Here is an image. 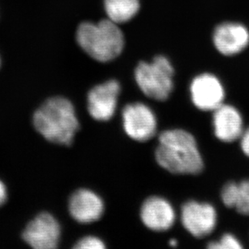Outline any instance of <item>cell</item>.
I'll list each match as a JSON object with an SVG mask.
<instances>
[{"instance_id": "1", "label": "cell", "mask_w": 249, "mask_h": 249, "mask_svg": "<svg viewBox=\"0 0 249 249\" xmlns=\"http://www.w3.org/2000/svg\"><path fill=\"white\" fill-rule=\"evenodd\" d=\"M155 157L158 165L171 174L196 175L204 167L196 140L186 130L160 132Z\"/></svg>"}, {"instance_id": "2", "label": "cell", "mask_w": 249, "mask_h": 249, "mask_svg": "<svg viewBox=\"0 0 249 249\" xmlns=\"http://www.w3.org/2000/svg\"><path fill=\"white\" fill-rule=\"evenodd\" d=\"M33 124L47 141L65 145L71 144L80 127L74 107L62 97L46 100L34 113Z\"/></svg>"}, {"instance_id": "3", "label": "cell", "mask_w": 249, "mask_h": 249, "mask_svg": "<svg viewBox=\"0 0 249 249\" xmlns=\"http://www.w3.org/2000/svg\"><path fill=\"white\" fill-rule=\"evenodd\" d=\"M77 40L87 54L100 62L116 58L124 46L122 31L118 24L109 19L97 24L83 23L78 27Z\"/></svg>"}, {"instance_id": "4", "label": "cell", "mask_w": 249, "mask_h": 249, "mask_svg": "<svg viewBox=\"0 0 249 249\" xmlns=\"http://www.w3.org/2000/svg\"><path fill=\"white\" fill-rule=\"evenodd\" d=\"M174 69L169 59L156 56L151 62L141 61L135 71L137 86L146 96L158 101L169 99L174 89Z\"/></svg>"}, {"instance_id": "5", "label": "cell", "mask_w": 249, "mask_h": 249, "mask_svg": "<svg viewBox=\"0 0 249 249\" xmlns=\"http://www.w3.org/2000/svg\"><path fill=\"white\" fill-rule=\"evenodd\" d=\"M123 124L126 134L139 142L153 138L158 128L155 114L149 107L142 103H132L124 107Z\"/></svg>"}, {"instance_id": "6", "label": "cell", "mask_w": 249, "mask_h": 249, "mask_svg": "<svg viewBox=\"0 0 249 249\" xmlns=\"http://www.w3.org/2000/svg\"><path fill=\"white\" fill-rule=\"evenodd\" d=\"M181 220L185 229L193 236L206 237L216 227V210L207 202L191 200L181 207Z\"/></svg>"}, {"instance_id": "7", "label": "cell", "mask_w": 249, "mask_h": 249, "mask_svg": "<svg viewBox=\"0 0 249 249\" xmlns=\"http://www.w3.org/2000/svg\"><path fill=\"white\" fill-rule=\"evenodd\" d=\"M22 237L33 249H56L61 237V227L52 214L43 212L28 223Z\"/></svg>"}, {"instance_id": "8", "label": "cell", "mask_w": 249, "mask_h": 249, "mask_svg": "<svg viewBox=\"0 0 249 249\" xmlns=\"http://www.w3.org/2000/svg\"><path fill=\"white\" fill-rule=\"evenodd\" d=\"M191 100L201 111H214L223 104L225 90L216 76L202 73L194 78L190 87Z\"/></svg>"}, {"instance_id": "9", "label": "cell", "mask_w": 249, "mask_h": 249, "mask_svg": "<svg viewBox=\"0 0 249 249\" xmlns=\"http://www.w3.org/2000/svg\"><path fill=\"white\" fill-rule=\"evenodd\" d=\"M120 85L117 81L110 80L98 85L87 95V110L89 115L98 121H108L117 108Z\"/></svg>"}, {"instance_id": "10", "label": "cell", "mask_w": 249, "mask_h": 249, "mask_svg": "<svg viewBox=\"0 0 249 249\" xmlns=\"http://www.w3.org/2000/svg\"><path fill=\"white\" fill-rule=\"evenodd\" d=\"M141 219L146 228L150 230L166 231L174 225L176 213L168 200L159 196H152L141 206Z\"/></svg>"}, {"instance_id": "11", "label": "cell", "mask_w": 249, "mask_h": 249, "mask_svg": "<svg viewBox=\"0 0 249 249\" xmlns=\"http://www.w3.org/2000/svg\"><path fill=\"white\" fill-rule=\"evenodd\" d=\"M214 47L221 54L233 56L245 50L249 44V31L235 22L219 24L213 33Z\"/></svg>"}, {"instance_id": "12", "label": "cell", "mask_w": 249, "mask_h": 249, "mask_svg": "<svg viewBox=\"0 0 249 249\" xmlns=\"http://www.w3.org/2000/svg\"><path fill=\"white\" fill-rule=\"evenodd\" d=\"M69 211L72 218L78 223H94L104 214V201L94 191L80 189L71 195Z\"/></svg>"}, {"instance_id": "13", "label": "cell", "mask_w": 249, "mask_h": 249, "mask_svg": "<svg viewBox=\"0 0 249 249\" xmlns=\"http://www.w3.org/2000/svg\"><path fill=\"white\" fill-rule=\"evenodd\" d=\"M213 126L215 137L225 143H231L240 139L244 132L242 115L235 107L223 104L215 109Z\"/></svg>"}, {"instance_id": "14", "label": "cell", "mask_w": 249, "mask_h": 249, "mask_svg": "<svg viewBox=\"0 0 249 249\" xmlns=\"http://www.w3.org/2000/svg\"><path fill=\"white\" fill-rule=\"evenodd\" d=\"M223 204L243 214L249 215V179L240 181H229L221 191Z\"/></svg>"}, {"instance_id": "15", "label": "cell", "mask_w": 249, "mask_h": 249, "mask_svg": "<svg viewBox=\"0 0 249 249\" xmlns=\"http://www.w3.org/2000/svg\"><path fill=\"white\" fill-rule=\"evenodd\" d=\"M141 7L140 0H105L104 7L109 19L116 24L129 21Z\"/></svg>"}, {"instance_id": "16", "label": "cell", "mask_w": 249, "mask_h": 249, "mask_svg": "<svg viewBox=\"0 0 249 249\" xmlns=\"http://www.w3.org/2000/svg\"><path fill=\"white\" fill-rule=\"evenodd\" d=\"M207 248L211 249H241L243 246L235 235L226 233L220 240L209 243Z\"/></svg>"}, {"instance_id": "17", "label": "cell", "mask_w": 249, "mask_h": 249, "mask_svg": "<svg viewBox=\"0 0 249 249\" xmlns=\"http://www.w3.org/2000/svg\"><path fill=\"white\" fill-rule=\"evenodd\" d=\"M106 248L103 240L93 235H88L78 240L74 245L77 249H104Z\"/></svg>"}, {"instance_id": "18", "label": "cell", "mask_w": 249, "mask_h": 249, "mask_svg": "<svg viewBox=\"0 0 249 249\" xmlns=\"http://www.w3.org/2000/svg\"><path fill=\"white\" fill-rule=\"evenodd\" d=\"M240 146L243 153L249 158V127L244 131L240 137Z\"/></svg>"}, {"instance_id": "19", "label": "cell", "mask_w": 249, "mask_h": 249, "mask_svg": "<svg viewBox=\"0 0 249 249\" xmlns=\"http://www.w3.org/2000/svg\"><path fill=\"white\" fill-rule=\"evenodd\" d=\"M7 191L4 184L0 181V207L7 201Z\"/></svg>"}, {"instance_id": "20", "label": "cell", "mask_w": 249, "mask_h": 249, "mask_svg": "<svg viewBox=\"0 0 249 249\" xmlns=\"http://www.w3.org/2000/svg\"><path fill=\"white\" fill-rule=\"evenodd\" d=\"M169 244L170 246H172V247H176L177 245H178V242H177L176 240L172 239V240H169Z\"/></svg>"}]
</instances>
